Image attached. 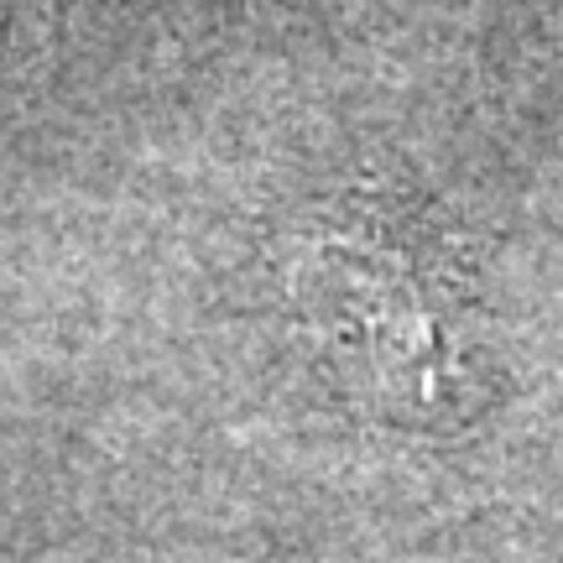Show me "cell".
Returning a JSON list of instances; mask_svg holds the SVG:
<instances>
[{
  "label": "cell",
  "instance_id": "cell-1",
  "mask_svg": "<svg viewBox=\"0 0 563 563\" xmlns=\"http://www.w3.org/2000/svg\"><path fill=\"white\" fill-rule=\"evenodd\" d=\"M298 308L329 365H344L376 397H412V371L439 361L433 272L376 214L323 220L298 272Z\"/></svg>",
  "mask_w": 563,
  "mask_h": 563
}]
</instances>
